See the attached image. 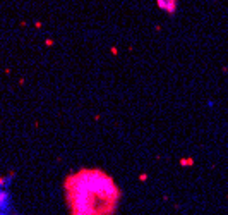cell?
Listing matches in <instances>:
<instances>
[{
  "mask_svg": "<svg viewBox=\"0 0 228 215\" xmlns=\"http://www.w3.org/2000/svg\"><path fill=\"white\" fill-rule=\"evenodd\" d=\"M158 5L168 14H173L177 9V0H158Z\"/></svg>",
  "mask_w": 228,
  "mask_h": 215,
  "instance_id": "obj_1",
  "label": "cell"
},
{
  "mask_svg": "<svg viewBox=\"0 0 228 215\" xmlns=\"http://www.w3.org/2000/svg\"><path fill=\"white\" fill-rule=\"evenodd\" d=\"M4 184H5V179H4V177H0V188H2Z\"/></svg>",
  "mask_w": 228,
  "mask_h": 215,
  "instance_id": "obj_3",
  "label": "cell"
},
{
  "mask_svg": "<svg viewBox=\"0 0 228 215\" xmlns=\"http://www.w3.org/2000/svg\"><path fill=\"white\" fill-rule=\"evenodd\" d=\"M7 205H9V193L5 189H0V210L7 208Z\"/></svg>",
  "mask_w": 228,
  "mask_h": 215,
  "instance_id": "obj_2",
  "label": "cell"
}]
</instances>
